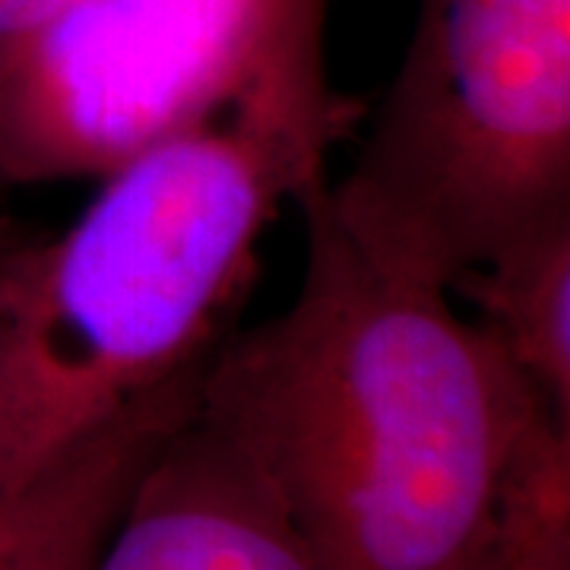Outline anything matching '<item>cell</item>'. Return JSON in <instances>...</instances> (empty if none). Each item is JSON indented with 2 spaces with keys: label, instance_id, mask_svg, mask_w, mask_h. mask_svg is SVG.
<instances>
[{
  "label": "cell",
  "instance_id": "2",
  "mask_svg": "<svg viewBox=\"0 0 570 570\" xmlns=\"http://www.w3.org/2000/svg\"><path fill=\"white\" fill-rule=\"evenodd\" d=\"M346 115L245 105L102 175L55 238H36L0 343V489L223 343L285 200L326 178Z\"/></svg>",
  "mask_w": 570,
  "mask_h": 570
},
{
  "label": "cell",
  "instance_id": "6",
  "mask_svg": "<svg viewBox=\"0 0 570 570\" xmlns=\"http://www.w3.org/2000/svg\"><path fill=\"white\" fill-rule=\"evenodd\" d=\"M204 371H184L3 485L0 570H92L142 469L197 406Z\"/></svg>",
  "mask_w": 570,
  "mask_h": 570
},
{
  "label": "cell",
  "instance_id": "1",
  "mask_svg": "<svg viewBox=\"0 0 570 570\" xmlns=\"http://www.w3.org/2000/svg\"><path fill=\"white\" fill-rule=\"evenodd\" d=\"M330 175L295 197L302 283L209 355L197 415L261 472L324 570H456L558 419L448 285L367 247Z\"/></svg>",
  "mask_w": 570,
  "mask_h": 570
},
{
  "label": "cell",
  "instance_id": "4",
  "mask_svg": "<svg viewBox=\"0 0 570 570\" xmlns=\"http://www.w3.org/2000/svg\"><path fill=\"white\" fill-rule=\"evenodd\" d=\"M330 0H67L0 70V184L102 178L245 105L333 111Z\"/></svg>",
  "mask_w": 570,
  "mask_h": 570
},
{
  "label": "cell",
  "instance_id": "10",
  "mask_svg": "<svg viewBox=\"0 0 570 570\" xmlns=\"http://www.w3.org/2000/svg\"><path fill=\"white\" fill-rule=\"evenodd\" d=\"M39 235L32 228H26L17 219L0 213V343H3V326H7V305H10V288L17 279L26 250L32 247Z\"/></svg>",
  "mask_w": 570,
  "mask_h": 570
},
{
  "label": "cell",
  "instance_id": "9",
  "mask_svg": "<svg viewBox=\"0 0 570 570\" xmlns=\"http://www.w3.org/2000/svg\"><path fill=\"white\" fill-rule=\"evenodd\" d=\"M67 0H0V70Z\"/></svg>",
  "mask_w": 570,
  "mask_h": 570
},
{
  "label": "cell",
  "instance_id": "7",
  "mask_svg": "<svg viewBox=\"0 0 570 570\" xmlns=\"http://www.w3.org/2000/svg\"><path fill=\"white\" fill-rule=\"evenodd\" d=\"M498 352L570 422V209L517 232L450 279Z\"/></svg>",
  "mask_w": 570,
  "mask_h": 570
},
{
  "label": "cell",
  "instance_id": "5",
  "mask_svg": "<svg viewBox=\"0 0 570 570\" xmlns=\"http://www.w3.org/2000/svg\"><path fill=\"white\" fill-rule=\"evenodd\" d=\"M92 570H324L261 472L194 412L142 469Z\"/></svg>",
  "mask_w": 570,
  "mask_h": 570
},
{
  "label": "cell",
  "instance_id": "3",
  "mask_svg": "<svg viewBox=\"0 0 570 570\" xmlns=\"http://www.w3.org/2000/svg\"><path fill=\"white\" fill-rule=\"evenodd\" d=\"M326 190L367 247L441 285L570 209V0H419L358 156Z\"/></svg>",
  "mask_w": 570,
  "mask_h": 570
},
{
  "label": "cell",
  "instance_id": "8",
  "mask_svg": "<svg viewBox=\"0 0 570 570\" xmlns=\"http://www.w3.org/2000/svg\"><path fill=\"white\" fill-rule=\"evenodd\" d=\"M456 570H570V428L532 441L491 530Z\"/></svg>",
  "mask_w": 570,
  "mask_h": 570
}]
</instances>
